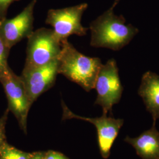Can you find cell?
<instances>
[{
	"label": "cell",
	"mask_w": 159,
	"mask_h": 159,
	"mask_svg": "<svg viewBox=\"0 0 159 159\" xmlns=\"http://www.w3.org/2000/svg\"><path fill=\"white\" fill-rule=\"evenodd\" d=\"M120 1L114 0L108 10L90 23V46L119 51L139 33V30L132 25H125V19L122 15L114 14V9Z\"/></svg>",
	"instance_id": "6da1fadb"
},
{
	"label": "cell",
	"mask_w": 159,
	"mask_h": 159,
	"mask_svg": "<svg viewBox=\"0 0 159 159\" xmlns=\"http://www.w3.org/2000/svg\"><path fill=\"white\" fill-rule=\"evenodd\" d=\"M58 58V73L80 85L87 92L94 89L97 77L102 65L97 57L86 56L80 52L68 40L61 42Z\"/></svg>",
	"instance_id": "7a4b0ae2"
},
{
	"label": "cell",
	"mask_w": 159,
	"mask_h": 159,
	"mask_svg": "<svg viewBox=\"0 0 159 159\" xmlns=\"http://www.w3.org/2000/svg\"><path fill=\"white\" fill-rule=\"evenodd\" d=\"M27 39L24 68L44 66L58 59L61 51L62 44L52 29H37Z\"/></svg>",
	"instance_id": "3957f363"
},
{
	"label": "cell",
	"mask_w": 159,
	"mask_h": 159,
	"mask_svg": "<svg viewBox=\"0 0 159 159\" xmlns=\"http://www.w3.org/2000/svg\"><path fill=\"white\" fill-rule=\"evenodd\" d=\"M94 89L97 96L95 104L100 106L102 114L111 113L114 104L119 102L123 91L119 75V68L114 58L102 64L97 77Z\"/></svg>",
	"instance_id": "277c9868"
},
{
	"label": "cell",
	"mask_w": 159,
	"mask_h": 159,
	"mask_svg": "<svg viewBox=\"0 0 159 159\" xmlns=\"http://www.w3.org/2000/svg\"><path fill=\"white\" fill-rule=\"evenodd\" d=\"M88 4L82 3L77 6L61 9H51L48 10L46 23L53 28L57 38L61 42L72 35L84 36L89 28L82 25V16Z\"/></svg>",
	"instance_id": "5b68a950"
},
{
	"label": "cell",
	"mask_w": 159,
	"mask_h": 159,
	"mask_svg": "<svg viewBox=\"0 0 159 159\" xmlns=\"http://www.w3.org/2000/svg\"><path fill=\"white\" fill-rule=\"evenodd\" d=\"M0 82L8 100V108L16 117L21 129L27 133V116L32 104L23 80L10 68L0 77Z\"/></svg>",
	"instance_id": "8992f818"
},
{
	"label": "cell",
	"mask_w": 159,
	"mask_h": 159,
	"mask_svg": "<svg viewBox=\"0 0 159 159\" xmlns=\"http://www.w3.org/2000/svg\"><path fill=\"white\" fill-rule=\"evenodd\" d=\"M63 119L82 120L95 125L97 130L98 142L101 155L104 159L108 158L110 150L114 140L118 136L120 130L124 124V120L107 117L102 114V116L96 118H89L80 116L73 113L66 105L62 102Z\"/></svg>",
	"instance_id": "52a82bcc"
},
{
	"label": "cell",
	"mask_w": 159,
	"mask_h": 159,
	"mask_svg": "<svg viewBox=\"0 0 159 159\" xmlns=\"http://www.w3.org/2000/svg\"><path fill=\"white\" fill-rule=\"evenodd\" d=\"M37 0H32L22 11L11 19L0 21V35L10 49L33 33L34 10Z\"/></svg>",
	"instance_id": "ba28073f"
},
{
	"label": "cell",
	"mask_w": 159,
	"mask_h": 159,
	"mask_svg": "<svg viewBox=\"0 0 159 159\" xmlns=\"http://www.w3.org/2000/svg\"><path fill=\"white\" fill-rule=\"evenodd\" d=\"M57 74L58 59L44 66L23 69L20 77L32 104L39 97L54 85Z\"/></svg>",
	"instance_id": "9c48e42d"
},
{
	"label": "cell",
	"mask_w": 159,
	"mask_h": 159,
	"mask_svg": "<svg viewBox=\"0 0 159 159\" xmlns=\"http://www.w3.org/2000/svg\"><path fill=\"white\" fill-rule=\"evenodd\" d=\"M147 111L151 114L155 125L159 118V75L148 71L143 75L138 90Z\"/></svg>",
	"instance_id": "30bf717a"
},
{
	"label": "cell",
	"mask_w": 159,
	"mask_h": 159,
	"mask_svg": "<svg viewBox=\"0 0 159 159\" xmlns=\"http://www.w3.org/2000/svg\"><path fill=\"white\" fill-rule=\"evenodd\" d=\"M125 142L133 146L142 159H159V132L156 125L136 137H125Z\"/></svg>",
	"instance_id": "8fae6325"
},
{
	"label": "cell",
	"mask_w": 159,
	"mask_h": 159,
	"mask_svg": "<svg viewBox=\"0 0 159 159\" xmlns=\"http://www.w3.org/2000/svg\"><path fill=\"white\" fill-rule=\"evenodd\" d=\"M31 153L23 152L7 142L0 147V159H29Z\"/></svg>",
	"instance_id": "7c38bea8"
},
{
	"label": "cell",
	"mask_w": 159,
	"mask_h": 159,
	"mask_svg": "<svg viewBox=\"0 0 159 159\" xmlns=\"http://www.w3.org/2000/svg\"><path fill=\"white\" fill-rule=\"evenodd\" d=\"M10 49L6 46L0 35V77L5 74L10 67L8 64V57Z\"/></svg>",
	"instance_id": "4fadbf2b"
},
{
	"label": "cell",
	"mask_w": 159,
	"mask_h": 159,
	"mask_svg": "<svg viewBox=\"0 0 159 159\" xmlns=\"http://www.w3.org/2000/svg\"><path fill=\"white\" fill-rule=\"evenodd\" d=\"M10 111L7 108L2 116L0 118V147L7 142L6 136V125L8 119V114Z\"/></svg>",
	"instance_id": "5bb4252c"
},
{
	"label": "cell",
	"mask_w": 159,
	"mask_h": 159,
	"mask_svg": "<svg viewBox=\"0 0 159 159\" xmlns=\"http://www.w3.org/2000/svg\"><path fill=\"white\" fill-rule=\"evenodd\" d=\"M18 0H0V21L6 18L7 9L10 4Z\"/></svg>",
	"instance_id": "9a60e30c"
},
{
	"label": "cell",
	"mask_w": 159,
	"mask_h": 159,
	"mask_svg": "<svg viewBox=\"0 0 159 159\" xmlns=\"http://www.w3.org/2000/svg\"><path fill=\"white\" fill-rule=\"evenodd\" d=\"M45 159H69L66 156H65L63 154L52 151L48 150L46 152Z\"/></svg>",
	"instance_id": "2e32d148"
},
{
	"label": "cell",
	"mask_w": 159,
	"mask_h": 159,
	"mask_svg": "<svg viewBox=\"0 0 159 159\" xmlns=\"http://www.w3.org/2000/svg\"><path fill=\"white\" fill-rule=\"evenodd\" d=\"M46 152H34L32 153L29 159H45Z\"/></svg>",
	"instance_id": "e0dca14e"
}]
</instances>
